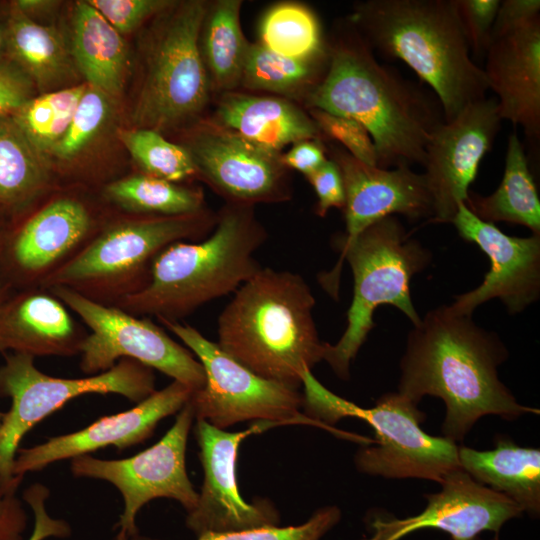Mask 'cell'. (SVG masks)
I'll list each match as a JSON object with an SVG mask.
<instances>
[{"mask_svg": "<svg viewBox=\"0 0 540 540\" xmlns=\"http://www.w3.org/2000/svg\"><path fill=\"white\" fill-rule=\"evenodd\" d=\"M266 238L254 206L226 203L207 237L166 247L152 263L148 284L114 306L139 317L180 321L255 275L261 267L254 254Z\"/></svg>", "mask_w": 540, "mask_h": 540, "instance_id": "obj_5", "label": "cell"}, {"mask_svg": "<svg viewBox=\"0 0 540 540\" xmlns=\"http://www.w3.org/2000/svg\"><path fill=\"white\" fill-rule=\"evenodd\" d=\"M71 55L87 81L105 95L121 94L128 67L127 46L119 34L87 1L73 14Z\"/></svg>", "mask_w": 540, "mask_h": 540, "instance_id": "obj_27", "label": "cell"}, {"mask_svg": "<svg viewBox=\"0 0 540 540\" xmlns=\"http://www.w3.org/2000/svg\"><path fill=\"white\" fill-rule=\"evenodd\" d=\"M459 235L489 258L490 269L475 289L455 296L451 308L471 316L481 304L498 298L510 314L522 312L540 295V235L516 237L475 216L460 203L451 220Z\"/></svg>", "mask_w": 540, "mask_h": 540, "instance_id": "obj_18", "label": "cell"}, {"mask_svg": "<svg viewBox=\"0 0 540 540\" xmlns=\"http://www.w3.org/2000/svg\"><path fill=\"white\" fill-rule=\"evenodd\" d=\"M437 493L425 494V509L411 517L374 516L372 532L363 540H400L421 529H437L452 540H481L480 534L491 531L498 537L508 520L523 510L513 500L475 481L461 467L449 472Z\"/></svg>", "mask_w": 540, "mask_h": 540, "instance_id": "obj_19", "label": "cell"}, {"mask_svg": "<svg viewBox=\"0 0 540 540\" xmlns=\"http://www.w3.org/2000/svg\"><path fill=\"white\" fill-rule=\"evenodd\" d=\"M508 351L494 332L442 305L409 332L400 361L398 393L415 403L439 397L446 408L443 437L459 442L486 415L513 421L539 410L519 404L498 377Z\"/></svg>", "mask_w": 540, "mask_h": 540, "instance_id": "obj_1", "label": "cell"}, {"mask_svg": "<svg viewBox=\"0 0 540 540\" xmlns=\"http://www.w3.org/2000/svg\"><path fill=\"white\" fill-rule=\"evenodd\" d=\"M308 114L325 140H334L357 160L371 166H378L376 147L371 135L361 123L316 108L308 109Z\"/></svg>", "mask_w": 540, "mask_h": 540, "instance_id": "obj_38", "label": "cell"}, {"mask_svg": "<svg viewBox=\"0 0 540 540\" xmlns=\"http://www.w3.org/2000/svg\"><path fill=\"white\" fill-rule=\"evenodd\" d=\"M118 138L140 173L174 183L196 177L195 165L186 148L168 141L162 133L132 127L118 130Z\"/></svg>", "mask_w": 540, "mask_h": 540, "instance_id": "obj_35", "label": "cell"}, {"mask_svg": "<svg viewBox=\"0 0 540 540\" xmlns=\"http://www.w3.org/2000/svg\"><path fill=\"white\" fill-rule=\"evenodd\" d=\"M5 57L4 55V38L3 29L0 27V61Z\"/></svg>", "mask_w": 540, "mask_h": 540, "instance_id": "obj_49", "label": "cell"}, {"mask_svg": "<svg viewBox=\"0 0 540 540\" xmlns=\"http://www.w3.org/2000/svg\"><path fill=\"white\" fill-rule=\"evenodd\" d=\"M539 0L500 1L491 32V42L539 17Z\"/></svg>", "mask_w": 540, "mask_h": 540, "instance_id": "obj_45", "label": "cell"}, {"mask_svg": "<svg viewBox=\"0 0 540 540\" xmlns=\"http://www.w3.org/2000/svg\"><path fill=\"white\" fill-rule=\"evenodd\" d=\"M483 69L502 120L540 136V17L493 40Z\"/></svg>", "mask_w": 540, "mask_h": 540, "instance_id": "obj_22", "label": "cell"}, {"mask_svg": "<svg viewBox=\"0 0 540 540\" xmlns=\"http://www.w3.org/2000/svg\"><path fill=\"white\" fill-rule=\"evenodd\" d=\"M0 398L11 399L0 429V488L14 478L13 466L23 436L68 401L89 393L119 394L139 403L155 391L153 369L129 358L84 378H57L41 372L31 355L4 353Z\"/></svg>", "mask_w": 540, "mask_h": 540, "instance_id": "obj_10", "label": "cell"}, {"mask_svg": "<svg viewBox=\"0 0 540 540\" xmlns=\"http://www.w3.org/2000/svg\"><path fill=\"white\" fill-rule=\"evenodd\" d=\"M86 85L41 93L11 114L30 143L43 156L52 153L65 135Z\"/></svg>", "mask_w": 540, "mask_h": 540, "instance_id": "obj_34", "label": "cell"}, {"mask_svg": "<svg viewBox=\"0 0 540 540\" xmlns=\"http://www.w3.org/2000/svg\"><path fill=\"white\" fill-rule=\"evenodd\" d=\"M315 298L299 274L260 268L218 319V346L257 375L298 389L323 360L326 342L313 319Z\"/></svg>", "mask_w": 540, "mask_h": 540, "instance_id": "obj_4", "label": "cell"}, {"mask_svg": "<svg viewBox=\"0 0 540 540\" xmlns=\"http://www.w3.org/2000/svg\"><path fill=\"white\" fill-rule=\"evenodd\" d=\"M207 5L202 0L172 2L159 13L131 115L133 128L161 133L203 118L213 94L199 49Z\"/></svg>", "mask_w": 540, "mask_h": 540, "instance_id": "obj_9", "label": "cell"}, {"mask_svg": "<svg viewBox=\"0 0 540 540\" xmlns=\"http://www.w3.org/2000/svg\"><path fill=\"white\" fill-rule=\"evenodd\" d=\"M104 19L121 35L131 33L145 20L156 16L173 1L167 0H89Z\"/></svg>", "mask_w": 540, "mask_h": 540, "instance_id": "obj_39", "label": "cell"}, {"mask_svg": "<svg viewBox=\"0 0 540 540\" xmlns=\"http://www.w3.org/2000/svg\"><path fill=\"white\" fill-rule=\"evenodd\" d=\"M7 223L5 220L0 218V250L3 244L5 232H6Z\"/></svg>", "mask_w": 540, "mask_h": 540, "instance_id": "obj_48", "label": "cell"}, {"mask_svg": "<svg viewBox=\"0 0 540 540\" xmlns=\"http://www.w3.org/2000/svg\"><path fill=\"white\" fill-rule=\"evenodd\" d=\"M75 312L90 330L81 343L80 369L90 375L111 369L120 359L136 360L174 381L199 390L205 384L203 366L187 348L174 341L149 317L87 299L62 286L47 288Z\"/></svg>", "mask_w": 540, "mask_h": 540, "instance_id": "obj_12", "label": "cell"}, {"mask_svg": "<svg viewBox=\"0 0 540 540\" xmlns=\"http://www.w3.org/2000/svg\"><path fill=\"white\" fill-rule=\"evenodd\" d=\"M500 0H456L459 17L471 54L485 55Z\"/></svg>", "mask_w": 540, "mask_h": 540, "instance_id": "obj_40", "label": "cell"}, {"mask_svg": "<svg viewBox=\"0 0 540 540\" xmlns=\"http://www.w3.org/2000/svg\"><path fill=\"white\" fill-rule=\"evenodd\" d=\"M14 4L27 16L50 11L58 2L43 0H18Z\"/></svg>", "mask_w": 540, "mask_h": 540, "instance_id": "obj_47", "label": "cell"}, {"mask_svg": "<svg viewBox=\"0 0 540 540\" xmlns=\"http://www.w3.org/2000/svg\"><path fill=\"white\" fill-rule=\"evenodd\" d=\"M349 20L374 53L402 61L431 88L445 122L486 97L456 0H367L354 5Z\"/></svg>", "mask_w": 540, "mask_h": 540, "instance_id": "obj_3", "label": "cell"}, {"mask_svg": "<svg viewBox=\"0 0 540 540\" xmlns=\"http://www.w3.org/2000/svg\"><path fill=\"white\" fill-rule=\"evenodd\" d=\"M2 29L5 57L16 64L41 93L58 90L71 78L74 61L62 35L54 27L35 22L12 2Z\"/></svg>", "mask_w": 540, "mask_h": 540, "instance_id": "obj_26", "label": "cell"}, {"mask_svg": "<svg viewBox=\"0 0 540 540\" xmlns=\"http://www.w3.org/2000/svg\"><path fill=\"white\" fill-rule=\"evenodd\" d=\"M33 81L12 61H0V117L13 114L35 96Z\"/></svg>", "mask_w": 540, "mask_h": 540, "instance_id": "obj_41", "label": "cell"}, {"mask_svg": "<svg viewBox=\"0 0 540 540\" xmlns=\"http://www.w3.org/2000/svg\"><path fill=\"white\" fill-rule=\"evenodd\" d=\"M496 98H483L441 124L430 138L423 162L432 199V221L451 223L468 197L480 163L490 151L501 125Z\"/></svg>", "mask_w": 540, "mask_h": 540, "instance_id": "obj_16", "label": "cell"}, {"mask_svg": "<svg viewBox=\"0 0 540 540\" xmlns=\"http://www.w3.org/2000/svg\"><path fill=\"white\" fill-rule=\"evenodd\" d=\"M50 165L11 115L0 117V210L16 215L50 186Z\"/></svg>", "mask_w": 540, "mask_h": 540, "instance_id": "obj_30", "label": "cell"}, {"mask_svg": "<svg viewBox=\"0 0 540 540\" xmlns=\"http://www.w3.org/2000/svg\"><path fill=\"white\" fill-rule=\"evenodd\" d=\"M336 506L317 510L305 523L298 526H267L238 531L209 532L197 540H320L340 520Z\"/></svg>", "mask_w": 540, "mask_h": 540, "instance_id": "obj_37", "label": "cell"}, {"mask_svg": "<svg viewBox=\"0 0 540 540\" xmlns=\"http://www.w3.org/2000/svg\"><path fill=\"white\" fill-rule=\"evenodd\" d=\"M431 257L428 249L409 237L397 216L367 227L341 251L334 268L320 278L325 290L336 298L345 260L353 273L346 329L336 344H325L323 360L337 376L349 378L351 362L374 328L373 314L380 305L395 306L413 326L419 324L421 317L412 303L410 281L427 267Z\"/></svg>", "mask_w": 540, "mask_h": 540, "instance_id": "obj_6", "label": "cell"}, {"mask_svg": "<svg viewBox=\"0 0 540 540\" xmlns=\"http://www.w3.org/2000/svg\"><path fill=\"white\" fill-rule=\"evenodd\" d=\"M24 476H15L6 488H0V540H23L27 515L16 492Z\"/></svg>", "mask_w": 540, "mask_h": 540, "instance_id": "obj_44", "label": "cell"}, {"mask_svg": "<svg viewBox=\"0 0 540 540\" xmlns=\"http://www.w3.org/2000/svg\"><path fill=\"white\" fill-rule=\"evenodd\" d=\"M326 70L304 100L316 108L361 123L376 147L378 166L423 165L426 146L445 122L432 93L376 59L348 19L327 41Z\"/></svg>", "mask_w": 540, "mask_h": 540, "instance_id": "obj_2", "label": "cell"}, {"mask_svg": "<svg viewBox=\"0 0 540 540\" xmlns=\"http://www.w3.org/2000/svg\"><path fill=\"white\" fill-rule=\"evenodd\" d=\"M280 425L258 421L241 432H227L198 419L195 436L204 481L196 507L188 513L187 526L198 536L209 532L238 531L276 526L277 510L268 500L248 503L241 497L236 478V461L243 439Z\"/></svg>", "mask_w": 540, "mask_h": 540, "instance_id": "obj_17", "label": "cell"}, {"mask_svg": "<svg viewBox=\"0 0 540 540\" xmlns=\"http://www.w3.org/2000/svg\"><path fill=\"white\" fill-rule=\"evenodd\" d=\"M464 204L485 222L522 225L532 234L540 235L539 195L516 133L508 138L504 172L498 188L487 196L469 191Z\"/></svg>", "mask_w": 540, "mask_h": 540, "instance_id": "obj_28", "label": "cell"}, {"mask_svg": "<svg viewBox=\"0 0 540 540\" xmlns=\"http://www.w3.org/2000/svg\"><path fill=\"white\" fill-rule=\"evenodd\" d=\"M301 385L309 417L328 426L355 417L373 428L374 445L361 447L355 455L360 472L386 479H428L440 484L449 472L460 467L458 445L443 436L427 434L421 428L425 413L398 392L385 393L373 407L362 408L324 387L312 370L304 371Z\"/></svg>", "mask_w": 540, "mask_h": 540, "instance_id": "obj_8", "label": "cell"}, {"mask_svg": "<svg viewBox=\"0 0 540 540\" xmlns=\"http://www.w3.org/2000/svg\"><path fill=\"white\" fill-rule=\"evenodd\" d=\"M327 155L340 169L344 191L346 232L340 252L367 227L388 216L410 220L433 216V206L423 173L410 166L381 168L365 164L340 146L329 145Z\"/></svg>", "mask_w": 540, "mask_h": 540, "instance_id": "obj_20", "label": "cell"}, {"mask_svg": "<svg viewBox=\"0 0 540 540\" xmlns=\"http://www.w3.org/2000/svg\"><path fill=\"white\" fill-rule=\"evenodd\" d=\"M267 151L282 154L284 148L324 136L311 116L292 100L231 91L220 94L211 117Z\"/></svg>", "mask_w": 540, "mask_h": 540, "instance_id": "obj_24", "label": "cell"}, {"mask_svg": "<svg viewBox=\"0 0 540 540\" xmlns=\"http://www.w3.org/2000/svg\"><path fill=\"white\" fill-rule=\"evenodd\" d=\"M194 418L189 400L157 443L130 458L102 460L88 454L72 458L71 471L75 476L105 480L120 491L124 509L116 524L119 527L116 540L136 536V514L152 499L177 500L188 513L196 507L198 493L185 466L186 445Z\"/></svg>", "mask_w": 540, "mask_h": 540, "instance_id": "obj_14", "label": "cell"}, {"mask_svg": "<svg viewBox=\"0 0 540 540\" xmlns=\"http://www.w3.org/2000/svg\"><path fill=\"white\" fill-rule=\"evenodd\" d=\"M102 196L107 203L133 214L176 216L205 208L200 188L142 173L108 182L102 189Z\"/></svg>", "mask_w": 540, "mask_h": 540, "instance_id": "obj_31", "label": "cell"}, {"mask_svg": "<svg viewBox=\"0 0 540 540\" xmlns=\"http://www.w3.org/2000/svg\"><path fill=\"white\" fill-rule=\"evenodd\" d=\"M185 144L204 181L227 203L254 206L290 198L288 169L282 154L247 141L211 118L190 125Z\"/></svg>", "mask_w": 540, "mask_h": 540, "instance_id": "obj_15", "label": "cell"}, {"mask_svg": "<svg viewBox=\"0 0 540 540\" xmlns=\"http://www.w3.org/2000/svg\"><path fill=\"white\" fill-rule=\"evenodd\" d=\"M122 213L109 218L42 288L66 287L91 301L114 306L148 284L152 263L162 250L179 241H200L217 223V213L206 208L176 216Z\"/></svg>", "mask_w": 540, "mask_h": 540, "instance_id": "obj_7", "label": "cell"}, {"mask_svg": "<svg viewBox=\"0 0 540 540\" xmlns=\"http://www.w3.org/2000/svg\"><path fill=\"white\" fill-rule=\"evenodd\" d=\"M158 321L177 336L203 366L205 384L190 398L197 420H205L219 429L248 420L300 423L324 428L356 442L361 440L359 435L301 414L303 395L298 389L257 375L196 328L180 321Z\"/></svg>", "mask_w": 540, "mask_h": 540, "instance_id": "obj_11", "label": "cell"}, {"mask_svg": "<svg viewBox=\"0 0 540 540\" xmlns=\"http://www.w3.org/2000/svg\"><path fill=\"white\" fill-rule=\"evenodd\" d=\"M194 391L173 380L127 411L102 417L82 430L50 438L31 448H19L13 476L40 471L56 461L86 455L108 445L123 450L139 444L152 435L159 421L179 412Z\"/></svg>", "mask_w": 540, "mask_h": 540, "instance_id": "obj_21", "label": "cell"}, {"mask_svg": "<svg viewBox=\"0 0 540 540\" xmlns=\"http://www.w3.org/2000/svg\"><path fill=\"white\" fill-rule=\"evenodd\" d=\"M259 36V43L286 57L309 60L327 54L319 19L303 4L284 2L272 6L261 20Z\"/></svg>", "mask_w": 540, "mask_h": 540, "instance_id": "obj_33", "label": "cell"}, {"mask_svg": "<svg viewBox=\"0 0 540 540\" xmlns=\"http://www.w3.org/2000/svg\"><path fill=\"white\" fill-rule=\"evenodd\" d=\"M86 335L48 289L0 288V354L73 356L80 354Z\"/></svg>", "mask_w": 540, "mask_h": 540, "instance_id": "obj_23", "label": "cell"}, {"mask_svg": "<svg viewBox=\"0 0 540 540\" xmlns=\"http://www.w3.org/2000/svg\"><path fill=\"white\" fill-rule=\"evenodd\" d=\"M317 196L316 214L324 217L332 208L343 209L345 191L342 175L337 164L328 160L306 177Z\"/></svg>", "mask_w": 540, "mask_h": 540, "instance_id": "obj_42", "label": "cell"}, {"mask_svg": "<svg viewBox=\"0 0 540 540\" xmlns=\"http://www.w3.org/2000/svg\"><path fill=\"white\" fill-rule=\"evenodd\" d=\"M327 61L328 52L320 58L303 60L275 53L259 42L251 43L240 86L304 102L322 78Z\"/></svg>", "mask_w": 540, "mask_h": 540, "instance_id": "obj_32", "label": "cell"}, {"mask_svg": "<svg viewBox=\"0 0 540 540\" xmlns=\"http://www.w3.org/2000/svg\"><path fill=\"white\" fill-rule=\"evenodd\" d=\"M3 417H4V413L0 412V429H1V426H2Z\"/></svg>", "mask_w": 540, "mask_h": 540, "instance_id": "obj_50", "label": "cell"}, {"mask_svg": "<svg viewBox=\"0 0 540 540\" xmlns=\"http://www.w3.org/2000/svg\"><path fill=\"white\" fill-rule=\"evenodd\" d=\"M7 224L0 250V288L42 287L76 256L109 218H98L83 199L60 194Z\"/></svg>", "mask_w": 540, "mask_h": 540, "instance_id": "obj_13", "label": "cell"}, {"mask_svg": "<svg viewBox=\"0 0 540 540\" xmlns=\"http://www.w3.org/2000/svg\"><path fill=\"white\" fill-rule=\"evenodd\" d=\"M108 111V96L87 84L68 129L52 154L62 161L74 159L98 133Z\"/></svg>", "mask_w": 540, "mask_h": 540, "instance_id": "obj_36", "label": "cell"}, {"mask_svg": "<svg viewBox=\"0 0 540 540\" xmlns=\"http://www.w3.org/2000/svg\"><path fill=\"white\" fill-rule=\"evenodd\" d=\"M240 0H217L207 5L199 34V49L213 93L240 87L250 48L241 22Z\"/></svg>", "mask_w": 540, "mask_h": 540, "instance_id": "obj_29", "label": "cell"}, {"mask_svg": "<svg viewBox=\"0 0 540 540\" xmlns=\"http://www.w3.org/2000/svg\"><path fill=\"white\" fill-rule=\"evenodd\" d=\"M460 467L478 483L501 493L523 512H540V450L521 447L507 437L497 438L491 450L458 446Z\"/></svg>", "mask_w": 540, "mask_h": 540, "instance_id": "obj_25", "label": "cell"}, {"mask_svg": "<svg viewBox=\"0 0 540 540\" xmlns=\"http://www.w3.org/2000/svg\"><path fill=\"white\" fill-rule=\"evenodd\" d=\"M49 489L35 483L23 492V499L31 507L34 515V526L28 540H44L49 537L65 538L70 535V527L63 520L51 518L46 511V500Z\"/></svg>", "mask_w": 540, "mask_h": 540, "instance_id": "obj_43", "label": "cell"}, {"mask_svg": "<svg viewBox=\"0 0 540 540\" xmlns=\"http://www.w3.org/2000/svg\"><path fill=\"white\" fill-rule=\"evenodd\" d=\"M327 156L322 139H308L293 144L281 158L288 170H296L307 177L328 160Z\"/></svg>", "mask_w": 540, "mask_h": 540, "instance_id": "obj_46", "label": "cell"}]
</instances>
